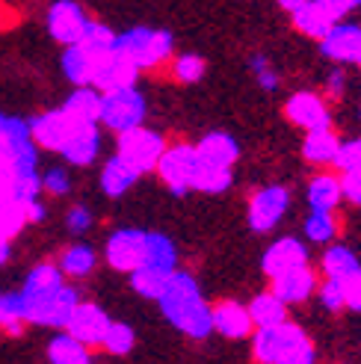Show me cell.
Wrapping results in <instances>:
<instances>
[{
  "label": "cell",
  "mask_w": 361,
  "mask_h": 364,
  "mask_svg": "<svg viewBox=\"0 0 361 364\" xmlns=\"http://www.w3.org/2000/svg\"><path fill=\"white\" fill-rule=\"evenodd\" d=\"M57 267L63 269V276L68 282H80V279H89L95 272L98 267V252L92 243H86V240H77V243H71L60 252V258H57Z\"/></svg>",
  "instance_id": "cb8c5ba5"
},
{
  "label": "cell",
  "mask_w": 361,
  "mask_h": 364,
  "mask_svg": "<svg viewBox=\"0 0 361 364\" xmlns=\"http://www.w3.org/2000/svg\"><path fill=\"white\" fill-rule=\"evenodd\" d=\"M252 338V353H255L258 364H279L291 353H296L302 343H308V332L299 323H276V326H264L249 335Z\"/></svg>",
  "instance_id": "8992f818"
},
{
  "label": "cell",
  "mask_w": 361,
  "mask_h": 364,
  "mask_svg": "<svg viewBox=\"0 0 361 364\" xmlns=\"http://www.w3.org/2000/svg\"><path fill=\"white\" fill-rule=\"evenodd\" d=\"M335 169L338 172H347V169H361V136L352 139H340V149L335 157Z\"/></svg>",
  "instance_id": "7bdbcfd3"
},
{
  "label": "cell",
  "mask_w": 361,
  "mask_h": 364,
  "mask_svg": "<svg viewBox=\"0 0 361 364\" xmlns=\"http://www.w3.org/2000/svg\"><path fill=\"white\" fill-rule=\"evenodd\" d=\"M210 323H213V332H220L228 341H243L255 332L249 308L237 299H222V302L210 305Z\"/></svg>",
  "instance_id": "ac0fdd59"
},
{
  "label": "cell",
  "mask_w": 361,
  "mask_h": 364,
  "mask_svg": "<svg viewBox=\"0 0 361 364\" xmlns=\"http://www.w3.org/2000/svg\"><path fill=\"white\" fill-rule=\"evenodd\" d=\"M302 4H311V0H279V6H281L284 12H293V9L302 6Z\"/></svg>",
  "instance_id": "f5cc1de1"
},
{
  "label": "cell",
  "mask_w": 361,
  "mask_h": 364,
  "mask_svg": "<svg viewBox=\"0 0 361 364\" xmlns=\"http://www.w3.org/2000/svg\"><path fill=\"white\" fill-rule=\"evenodd\" d=\"M48 364H95L92 350L80 343L77 338H71L65 329H53L48 347H45Z\"/></svg>",
  "instance_id": "d4e9b609"
},
{
  "label": "cell",
  "mask_w": 361,
  "mask_h": 364,
  "mask_svg": "<svg viewBox=\"0 0 361 364\" xmlns=\"http://www.w3.org/2000/svg\"><path fill=\"white\" fill-rule=\"evenodd\" d=\"M142 264L154 267V269H163V272H175L178 269V246H175V240L169 237V234L149 231V237H146V258H142Z\"/></svg>",
  "instance_id": "f546056e"
},
{
  "label": "cell",
  "mask_w": 361,
  "mask_h": 364,
  "mask_svg": "<svg viewBox=\"0 0 361 364\" xmlns=\"http://www.w3.org/2000/svg\"><path fill=\"white\" fill-rule=\"evenodd\" d=\"M287 15H291L293 30L302 33L305 39H314V42H320L323 36L329 33V27L338 21V18L332 15V9L323 4V0H311V4H302V6H296L293 12H287Z\"/></svg>",
  "instance_id": "7402d4cb"
},
{
  "label": "cell",
  "mask_w": 361,
  "mask_h": 364,
  "mask_svg": "<svg viewBox=\"0 0 361 364\" xmlns=\"http://www.w3.org/2000/svg\"><path fill=\"white\" fill-rule=\"evenodd\" d=\"M302 264H308V246L296 237H279L261 258V269L266 279H276L281 272L302 267Z\"/></svg>",
  "instance_id": "d6986e66"
},
{
  "label": "cell",
  "mask_w": 361,
  "mask_h": 364,
  "mask_svg": "<svg viewBox=\"0 0 361 364\" xmlns=\"http://www.w3.org/2000/svg\"><path fill=\"white\" fill-rule=\"evenodd\" d=\"M134 347H136L134 326L122 323V320H110V326H107V332H104V341H101V350H107L110 355L122 358V355L134 353Z\"/></svg>",
  "instance_id": "e575fe53"
},
{
  "label": "cell",
  "mask_w": 361,
  "mask_h": 364,
  "mask_svg": "<svg viewBox=\"0 0 361 364\" xmlns=\"http://www.w3.org/2000/svg\"><path fill=\"white\" fill-rule=\"evenodd\" d=\"M104 149V131L98 122H77L75 131L68 134V139L63 142L60 157L65 160V166L75 169H86L101 157Z\"/></svg>",
  "instance_id": "9a60e30c"
},
{
  "label": "cell",
  "mask_w": 361,
  "mask_h": 364,
  "mask_svg": "<svg viewBox=\"0 0 361 364\" xmlns=\"http://www.w3.org/2000/svg\"><path fill=\"white\" fill-rule=\"evenodd\" d=\"M39 149L30 136L27 119L0 113V193L21 205L39 198Z\"/></svg>",
  "instance_id": "6da1fadb"
},
{
  "label": "cell",
  "mask_w": 361,
  "mask_h": 364,
  "mask_svg": "<svg viewBox=\"0 0 361 364\" xmlns=\"http://www.w3.org/2000/svg\"><path fill=\"white\" fill-rule=\"evenodd\" d=\"M154 302L160 305V314L166 317V323L175 326L180 335H187L193 341L210 338V332H213L210 305H208V299L202 294V284H198V279L193 272L175 269Z\"/></svg>",
  "instance_id": "3957f363"
},
{
  "label": "cell",
  "mask_w": 361,
  "mask_h": 364,
  "mask_svg": "<svg viewBox=\"0 0 361 364\" xmlns=\"http://www.w3.org/2000/svg\"><path fill=\"white\" fill-rule=\"evenodd\" d=\"M246 308H249V317H252V326H255V329H264V326H276V323L287 320V305L273 294V290L258 294Z\"/></svg>",
  "instance_id": "4dcf8cb0"
},
{
  "label": "cell",
  "mask_w": 361,
  "mask_h": 364,
  "mask_svg": "<svg viewBox=\"0 0 361 364\" xmlns=\"http://www.w3.org/2000/svg\"><path fill=\"white\" fill-rule=\"evenodd\" d=\"M340 287H344V308H350V311H361V267L352 269L350 276L338 279Z\"/></svg>",
  "instance_id": "f6af8a7d"
},
{
  "label": "cell",
  "mask_w": 361,
  "mask_h": 364,
  "mask_svg": "<svg viewBox=\"0 0 361 364\" xmlns=\"http://www.w3.org/2000/svg\"><path fill=\"white\" fill-rule=\"evenodd\" d=\"M340 149V136L332 127H323V131H308L302 139V157L311 166H335V157Z\"/></svg>",
  "instance_id": "484cf974"
},
{
  "label": "cell",
  "mask_w": 361,
  "mask_h": 364,
  "mask_svg": "<svg viewBox=\"0 0 361 364\" xmlns=\"http://www.w3.org/2000/svg\"><path fill=\"white\" fill-rule=\"evenodd\" d=\"M358 267H361V261L350 246H329L326 255H323V272H326L329 279H344Z\"/></svg>",
  "instance_id": "74e56055"
},
{
  "label": "cell",
  "mask_w": 361,
  "mask_h": 364,
  "mask_svg": "<svg viewBox=\"0 0 361 364\" xmlns=\"http://www.w3.org/2000/svg\"><path fill=\"white\" fill-rule=\"evenodd\" d=\"M305 237H308V243H332L338 237V220H335V210H314L305 216Z\"/></svg>",
  "instance_id": "d590c367"
},
{
  "label": "cell",
  "mask_w": 361,
  "mask_h": 364,
  "mask_svg": "<svg viewBox=\"0 0 361 364\" xmlns=\"http://www.w3.org/2000/svg\"><path fill=\"white\" fill-rule=\"evenodd\" d=\"M142 175L131 166L124 157L113 154V157H107L104 160V166H101V175H98V184H101V193L107 198H122L124 193H131L136 187V181Z\"/></svg>",
  "instance_id": "603a6c76"
},
{
  "label": "cell",
  "mask_w": 361,
  "mask_h": 364,
  "mask_svg": "<svg viewBox=\"0 0 361 364\" xmlns=\"http://www.w3.org/2000/svg\"><path fill=\"white\" fill-rule=\"evenodd\" d=\"M320 53L335 65H355L361 57V24L340 18L329 27V33L317 42Z\"/></svg>",
  "instance_id": "5bb4252c"
},
{
  "label": "cell",
  "mask_w": 361,
  "mask_h": 364,
  "mask_svg": "<svg viewBox=\"0 0 361 364\" xmlns=\"http://www.w3.org/2000/svg\"><path fill=\"white\" fill-rule=\"evenodd\" d=\"M355 65H358V68H361V57H358V63H355Z\"/></svg>",
  "instance_id": "11a10c76"
},
{
  "label": "cell",
  "mask_w": 361,
  "mask_h": 364,
  "mask_svg": "<svg viewBox=\"0 0 361 364\" xmlns=\"http://www.w3.org/2000/svg\"><path fill=\"white\" fill-rule=\"evenodd\" d=\"M358 122H361V104H358Z\"/></svg>",
  "instance_id": "db71d44e"
},
{
  "label": "cell",
  "mask_w": 361,
  "mask_h": 364,
  "mask_svg": "<svg viewBox=\"0 0 361 364\" xmlns=\"http://www.w3.org/2000/svg\"><path fill=\"white\" fill-rule=\"evenodd\" d=\"M24 216H27V225H42V223H48V205L42 202V196L24 202Z\"/></svg>",
  "instance_id": "c3c4849f"
},
{
  "label": "cell",
  "mask_w": 361,
  "mask_h": 364,
  "mask_svg": "<svg viewBox=\"0 0 361 364\" xmlns=\"http://www.w3.org/2000/svg\"><path fill=\"white\" fill-rule=\"evenodd\" d=\"M163 149H166V136L146 124H136L131 131L116 134V154L128 160L139 175L154 172Z\"/></svg>",
  "instance_id": "52a82bcc"
},
{
  "label": "cell",
  "mask_w": 361,
  "mask_h": 364,
  "mask_svg": "<svg viewBox=\"0 0 361 364\" xmlns=\"http://www.w3.org/2000/svg\"><path fill=\"white\" fill-rule=\"evenodd\" d=\"M169 276H172V272H163V269H154V267L142 264V267H136L134 272H128V282H131V287H134L136 296H142V299H157Z\"/></svg>",
  "instance_id": "836d02e7"
},
{
  "label": "cell",
  "mask_w": 361,
  "mask_h": 364,
  "mask_svg": "<svg viewBox=\"0 0 361 364\" xmlns=\"http://www.w3.org/2000/svg\"><path fill=\"white\" fill-rule=\"evenodd\" d=\"M279 364H317V350H314V341H308V343H302V347L296 350V353H291L284 361H279Z\"/></svg>",
  "instance_id": "681fc988"
},
{
  "label": "cell",
  "mask_w": 361,
  "mask_h": 364,
  "mask_svg": "<svg viewBox=\"0 0 361 364\" xmlns=\"http://www.w3.org/2000/svg\"><path fill=\"white\" fill-rule=\"evenodd\" d=\"M42 181V193H48L50 198H65L75 190V178H71L68 166H48L45 172H39Z\"/></svg>",
  "instance_id": "ab89813d"
},
{
  "label": "cell",
  "mask_w": 361,
  "mask_h": 364,
  "mask_svg": "<svg viewBox=\"0 0 361 364\" xmlns=\"http://www.w3.org/2000/svg\"><path fill=\"white\" fill-rule=\"evenodd\" d=\"M195 157H198V154H195ZM231 184H234V169H225V166H208V163L198 160V163H195V175H193V187H190V190L216 196V193L231 190Z\"/></svg>",
  "instance_id": "1f68e13d"
},
{
  "label": "cell",
  "mask_w": 361,
  "mask_h": 364,
  "mask_svg": "<svg viewBox=\"0 0 361 364\" xmlns=\"http://www.w3.org/2000/svg\"><path fill=\"white\" fill-rule=\"evenodd\" d=\"M92 65H95V57H92V53H89L86 48H80V45H65V48H63L60 71H63V77H65L71 86H86V83H92Z\"/></svg>",
  "instance_id": "83f0119b"
},
{
  "label": "cell",
  "mask_w": 361,
  "mask_h": 364,
  "mask_svg": "<svg viewBox=\"0 0 361 364\" xmlns=\"http://www.w3.org/2000/svg\"><path fill=\"white\" fill-rule=\"evenodd\" d=\"M323 4L332 9V15L338 18V21H340V18H350L352 12L361 9V0H323Z\"/></svg>",
  "instance_id": "f907efd6"
},
{
  "label": "cell",
  "mask_w": 361,
  "mask_h": 364,
  "mask_svg": "<svg viewBox=\"0 0 361 364\" xmlns=\"http://www.w3.org/2000/svg\"><path fill=\"white\" fill-rule=\"evenodd\" d=\"M305 198H308V208H314V210H335L340 202H344L340 175H335V172H317L308 181Z\"/></svg>",
  "instance_id": "4316f807"
},
{
  "label": "cell",
  "mask_w": 361,
  "mask_h": 364,
  "mask_svg": "<svg viewBox=\"0 0 361 364\" xmlns=\"http://www.w3.org/2000/svg\"><path fill=\"white\" fill-rule=\"evenodd\" d=\"M195 145L193 142H166L163 154L157 160V178L166 184V190L172 196H187L190 187H193V175H195Z\"/></svg>",
  "instance_id": "ba28073f"
},
{
  "label": "cell",
  "mask_w": 361,
  "mask_h": 364,
  "mask_svg": "<svg viewBox=\"0 0 361 364\" xmlns=\"http://www.w3.org/2000/svg\"><path fill=\"white\" fill-rule=\"evenodd\" d=\"M284 119L302 127L305 134L308 131H323V127H332V110L329 101L323 98L314 89H299L291 98L284 101Z\"/></svg>",
  "instance_id": "7c38bea8"
},
{
  "label": "cell",
  "mask_w": 361,
  "mask_h": 364,
  "mask_svg": "<svg viewBox=\"0 0 361 364\" xmlns=\"http://www.w3.org/2000/svg\"><path fill=\"white\" fill-rule=\"evenodd\" d=\"M340 187H344V202H352L361 208V169L340 172Z\"/></svg>",
  "instance_id": "bcb514c9"
},
{
  "label": "cell",
  "mask_w": 361,
  "mask_h": 364,
  "mask_svg": "<svg viewBox=\"0 0 361 364\" xmlns=\"http://www.w3.org/2000/svg\"><path fill=\"white\" fill-rule=\"evenodd\" d=\"M246 65H249L252 75H255V80H258V86L264 89V92H276L279 83H281V77H279L276 65L269 63L266 53H252V57L246 60Z\"/></svg>",
  "instance_id": "60d3db41"
},
{
  "label": "cell",
  "mask_w": 361,
  "mask_h": 364,
  "mask_svg": "<svg viewBox=\"0 0 361 364\" xmlns=\"http://www.w3.org/2000/svg\"><path fill=\"white\" fill-rule=\"evenodd\" d=\"M347 71H344V65H335L332 71H329V77H326V95L329 98H344V92H347Z\"/></svg>",
  "instance_id": "7dc6e473"
},
{
  "label": "cell",
  "mask_w": 361,
  "mask_h": 364,
  "mask_svg": "<svg viewBox=\"0 0 361 364\" xmlns=\"http://www.w3.org/2000/svg\"><path fill=\"white\" fill-rule=\"evenodd\" d=\"M317 294H320V302L326 311H340V308H344V287H340L338 279L326 276V282L317 284Z\"/></svg>",
  "instance_id": "ee69618b"
},
{
  "label": "cell",
  "mask_w": 361,
  "mask_h": 364,
  "mask_svg": "<svg viewBox=\"0 0 361 364\" xmlns=\"http://www.w3.org/2000/svg\"><path fill=\"white\" fill-rule=\"evenodd\" d=\"M146 237H149V231L146 228H116L110 231V237H107L104 243V261L110 269L116 272H134L142 258H146Z\"/></svg>",
  "instance_id": "8fae6325"
},
{
  "label": "cell",
  "mask_w": 361,
  "mask_h": 364,
  "mask_svg": "<svg viewBox=\"0 0 361 364\" xmlns=\"http://www.w3.org/2000/svg\"><path fill=\"white\" fill-rule=\"evenodd\" d=\"M122 57H128L139 71H151L166 65L175 57V33L163 27H149V24H136L116 33V45H113Z\"/></svg>",
  "instance_id": "277c9868"
},
{
  "label": "cell",
  "mask_w": 361,
  "mask_h": 364,
  "mask_svg": "<svg viewBox=\"0 0 361 364\" xmlns=\"http://www.w3.org/2000/svg\"><path fill=\"white\" fill-rule=\"evenodd\" d=\"M12 258V240H4L0 237V267H6Z\"/></svg>",
  "instance_id": "816d5d0a"
},
{
  "label": "cell",
  "mask_w": 361,
  "mask_h": 364,
  "mask_svg": "<svg viewBox=\"0 0 361 364\" xmlns=\"http://www.w3.org/2000/svg\"><path fill=\"white\" fill-rule=\"evenodd\" d=\"M195 154L208 166H225L234 169V163L240 160V142L228 131H210L195 142Z\"/></svg>",
  "instance_id": "44dd1931"
},
{
  "label": "cell",
  "mask_w": 361,
  "mask_h": 364,
  "mask_svg": "<svg viewBox=\"0 0 361 364\" xmlns=\"http://www.w3.org/2000/svg\"><path fill=\"white\" fill-rule=\"evenodd\" d=\"M80 48H86L92 57H101V53H107V50H113V45H116V30L110 27V24H104V21H89V27H86V33H83V39L77 42Z\"/></svg>",
  "instance_id": "f35d334b"
},
{
  "label": "cell",
  "mask_w": 361,
  "mask_h": 364,
  "mask_svg": "<svg viewBox=\"0 0 361 364\" xmlns=\"http://www.w3.org/2000/svg\"><path fill=\"white\" fill-rule=\"evenodd\" d=\"M24 329H27V317H24V302H21L18 287L0 290V332L18 338Z\"/></svg>",
  "instance_id": "d6a6232c"
},
{
  "label": "cell",
  "mask_w": 361,
  "mask_h": 364,
  "mask_svg": "<svg viewBox=\"0 0 361 364\" xmlns=\"http://www.w3.org/2000/svg\"><path fill=\"white\" fill-rule=\"evenodd\" d=\"M92 21V15L86 12L83 4L77 0H53L45 12V27H48V36L57 45H77L83 39V33Z\"/></svg>",
  "instance_id": "9c48e42d"
},
{
  "label": "cell",
  "mask_w": 361,
  "mask_h": 364,
  "mask_svg": "<svg viewBox=\"0 0 361 364\" xmlns=\"http://www.w3.org/2000/svg\"><path fill=\"white\" fill-rule=\"evenodd\" d=\"M77 119H71L63 107H53V110H42L27 119L30 127V136L36 142L39 151H50V154H60L63 142L68 139V134L75 131Z\"/></svg>",
  "instance_id": "4fadbf2b"
},
{
  "label": "cell",
  "mask_w": 361,
  "mask_h": 364,
  "mask_svg": "<svg viewBox=\"0 0 361 364\" xmlns=\"http://www.w3.org/2000/svg\"><path fill=\"white\" fill-rule=\"evenodd\" d=\"M18 294L24 302L27 326H42V329H63L80 302V290L63 276L57 261L33 264Z\"/></svg>",
  "instance_id": "7a4b0ae2"
},
{
  "label": "cell",
  "mask_w": 361,
  "mask_h": 364,
  "mask_svg": "<svg viewBox=\"0 0 361 364\" xmlns=\"http://www.w3.org/2000/svg\"><path fill=\"white\" fill-rule=\"evenodd\" d=\"M269 282H273V294L287 308H291V305H299V302L314 296V290H317V272L308 264H302V267L287 269V272H281V276L269 279Z\"/></svg>",
  "instance_id": "ffe728a7"
},
{
  "label": "cell",
  "mask_w": 361,
  "mask_h": 364,
  "mask_svg": "<svg viewBox=\"0 0 361 364\" xmlns=\"http://www.w3.org/2000/svg\"><path fill=\"white\" fill-rule=\"evenodd\" d=\"M146 116H149V98L136 83L101 92L98 124L107 127L110 134H122L136 124H146Z\"/></svg>",
  "instance_id": "5b68a950"
},
{
  "label": "cell",
  "mask_w": 361,
  "mask_h": 364,
  "mask_svg": "<svg viewBox=\"0 0 361 364\" xmlns=\"http://www.w3.org/2000/svg\"><path fill=\"white\" fill-rule=\"evenodd\" d=\"M291 210V190L281 184H266L249 198V228L255 234H269Z\"/></svg>",
  "instance_id": "30bf717a"
},
{
  "label": "cell",
  "mask_w": 361,
  "mask_h": 364,
  "mask_svg": "<svg viewBox=\"0 0 361 364\" xmlns=\"http://www.w3.org/2000/svg\"><path fill=\"white\" fill-rule=\"evenodd\" d=\"M63 110L71 116V119H77V122H98V113H101V92L92 86V83H86V86H75L71 92L65 95V101L60 104Z\"/></svg>",
  "instance_id": "f1b7e54d"
},
{
  "label": "cell",
  "mask_w": 361,
  "mask_h": 364,
  "mask_svg": "<svg viewBox=\"0 0 361 364\" xmlns=\"http://www.w3.org/2000/svg\"><path fill=\"white\" fill-rule=\"evenodd\" d=\"M139 75L142 71L122 53L113 48L95 57V65H92V86L98 92H110V89H122V86H134L139 83Z\"/></svg>",
  "instance_id": "e0dca14e"
},
{
  "label": "cell",
  "mask_w": 361,
  "mask_h": 364,
  "mask_svg": "<svg viewBox=\"0 0 361 364\" xmlns=\"http://www.w3.org/2000/svg\"><path fill=\"white\" fill-rule=\"evenodd\" d=\"M110 314H107V308H101L98 302H86L80 299L75 305V311H71V317L65 320L63 329L71 335V338H77L80 343H86L89 350H95L101 347V341H104V332H107V326H110Z\"/></svg>",
  "instance_id": "2e32d148"
},
{
  "label": "cell",
  "mask_w": 361,
  "mask_h": 364,
  "mask_svg": "<svg viewBox=\"0 0 361 364\" xmlns=\"http://www.w3.org/2000/svg\"><path fill=\"white\" fill-rule=\"evenodd\" d=\"M169 68H172V77H175L178 83H184V86H193V83H198V80L208 75L205 57H202V53H190V50L172 57V60H169Z\"/></svg>",
  "instance_id": "8d00e7d4"
},
{
  "label": "cell",
  "mask_w": 361,
  "mask_h": 364,
  "mask_svg": "<svg viewBox=\"0 0 361 364\" xmlns=\"http://www.w3.org/2000/svg\"><path fill=\"white\" fill-rule=\"evenodd\" d=\"M63 223H65V231L68 234H75V237H83L86 231H92L95 225V213L92 208H86V205H71L63 216Z\"/></svg>",
  "instance_id": "b9f144b4"
}]
</instances>
